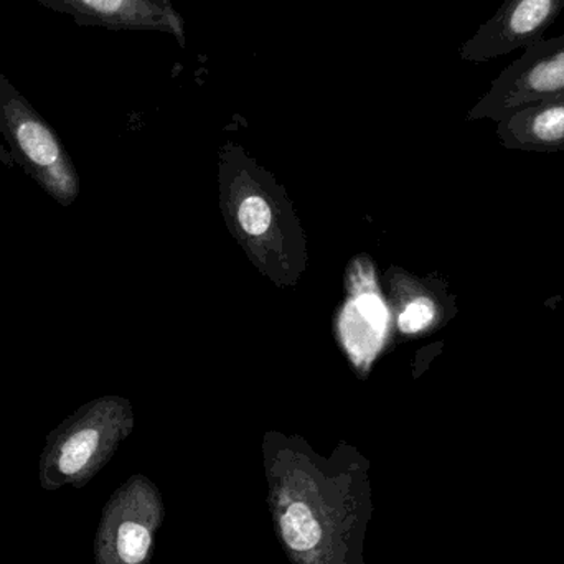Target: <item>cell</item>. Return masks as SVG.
<instances>
[{
	"label": "cell",
	"mask_w": 564,
	"mask_h": 564,
	"mask_svg": "<svg viewBox=\"0 0 564 564\" xmlns=\"http://www.w3.org/2000/svg\"><path fill=\"white\" fill-rule=\"evenodd\" d=\"M121 400L89 401L46 436L39 459V482L46 492L83 486L101 469L126 431Z\"/></svg>",
	"instance_id": "cell-1"
},
{
	"label": "cell",
	"mask_w": 564,
	"mask_h": 564,
	"mask_svg": "<svg viewBox=\"0 0 564 564\" xmlns=\"http://www.w3.org/2000/svg\"><path fill=\"white\" fill-rule=\"evenodd\" d=\"M0 134L13 164L62 205L72 207L79 197V177L55 129L29 99L0 73Z\"/></svg>",
	"instance_id": "cell-2"
},
{
	"label": "cell",
	"mask_w": 564,
	"mask_h": 564,
	"mask_svg": "<svg viewBox=\"0 0 564 564\" xmlns=\"http://www.w3.org/2000/svg\"><path fill=\"white\" fill-rule=\"evenodd\" d=\"M564 91V35L542 39L494 79L469 119L499 122L510 112Z\"/></svg>",
	"instance_id": "cell-3"
},
{
	"label": "cell",
	"mask_w": 564,
	"mask_h": 564,
	"mask_svg": "<svg viewBox=\"0 0 564 564\" xmlns=\"http://www.w3.org/2000/svg\"><path fill=\"white\" fill-rule=\"evenodd\" d=\"M563 9L564 0H506L492 19L460 45V59L487 63L530 48L543 39Z\"/></svg>",
	"instance_id": "cell-4"
},
{
	"label": "cell",
	"mask_w": 564,
	"mask_h": 564,
	"mask_svg": "<svg viewBox=\"0 0 564 564\" xmlns=\"http://www.w3.org/2000/svg\"><path fill=\"white\" fill-rule=\"evenodd\" d=\"M53 12L66 13L78 26L115 32H161L187 45L185 20L172 0H33Z\"/></svg>",
	"instance_id": "cell-5"
},
{
	"label": "cell",
	"mask_w": 564,
	"mask_h": 564,
	"mask_svg": "<svg viewBox=\"0 0 564 564\" xmlns=\"http://www.w3.org/2000/svg\"><path fill=\"white\" fill-rule=\"evenodd\" d=\"M497 138L510 151H564V91L523 106L500 119Z\"/></svg>",
	"instance_id": "cell-6"
},
{
	"label": "cell",
	"mask_w": 564,
	"mask_h": 564,
	"mask_svg": "<svg viewBox=\"0 0 564 564\" xmlns=\"http://www.w3.org/2000/svg\"><path fill=\"white\" fill-rule=\"evenodd\" d=\"M285 543L295 552H308L322 539L321 525L305 503H292L281 520Z\"/></svg>",
	"instance_id": "cell-7"
},
{
	"label": "cell",
	"mask_w": 564,
	"mask_h": 564,
	"mask_svg": "<svg viewBox=\"0 0 564 564\" xmlns=\"http://www.w3.org/2000/svg\"><path fill=\"white\" fill-rule=\"evenodd\" d=\"M238 217H240L241 227L248 235L260 237V235L267 234L268 228H270L271 208L264 198L248 197L240 205Z\"/></svg>",
	"instance_id": "cell-8"
},
{
	"label": "cell",
	"mask_w": 564,
	"mask_h": 564,
	"mask_svg": "<svg viewBox=\"0 0 564 564\" xmlns=\"http://www.w3.org/2000/svg\"><path fill=\"white\" fill-rule=\"evenodd\" d=\"M436 318V304L433 299L417 297L400 315V328L404 334H417L430 327Z\"/></svg>",
	"instance_id": "cell-9"
},
{
	"label": "cell",
	"mask_w": 564,
	"mask_h": 564,
	"mask_svg": "<svg viewBox=\"0 0 564 564\" xmlns=\"http://www.w3.org/2000/svg\"><path fill=\"white\" fill-rule=\"evenodd\" d=\"M0 164L6 165V167L12 169L13 165V159L12 155H10L9 149L6 148V145L0 142Z\"/></svg>",
	"instance_id": "cell-10"
}]
</instances>
